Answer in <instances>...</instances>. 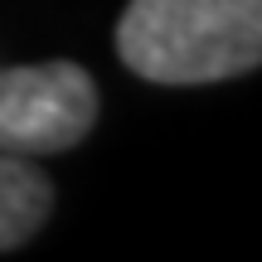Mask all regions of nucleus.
Here are the masks:
<instances>
[{
    "label": "nucleus",
    "instance_id": "7ed1b4c3",
    "mask_svg": "<svg viewBox=\"0 0 262 262\" xmlns=\"http://www.w3.org/2000/svg\"><path fill=\"white\" fill-rule=\"evenodd\" d=\"M54 214V185L29 156L0 150V253L29 243Z\"/></svg>",
    "mask_w": 262,
    "mask_h": 262
},
{
    "label": "nucleus",
    "instance_id": "f03ea898",
    "mask_svg": "<svg viewBox=\"0 0 262 262\" xmlns=\"http://www.w3.org/2000/svg\"><path fill=\"white\" fill-rule=\"evenodd\" d=\"M97 122V83L73 58H49L0 73V150L54 156L68 150Z\"/></svg>",
    "mask_w": 262,
    "mask_h": 262
},
{
    "label": "nucleus",
    "instance_id": "f257e3e1",
    "mask_svg": "<svg viewBox=\"0 0 262 262\" xmlns=\"http://www.w3.org/2000/svg\"><path fill=\"white\" fill-rule=\"evenodd\" d=\"M117 54L160 88L243 78L262 63V0H131L117 19Z\"/></svg>",
    "mask_w": 262,
    "mask_h": 262
}]
</instances>
